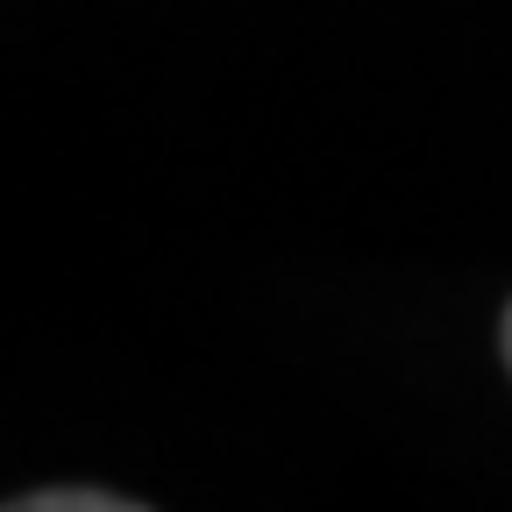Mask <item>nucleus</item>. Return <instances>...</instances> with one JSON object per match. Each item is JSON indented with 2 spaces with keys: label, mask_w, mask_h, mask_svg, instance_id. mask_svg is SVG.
<instances>
[{
  "label": "nucleus",
  "mask_w": 512,
  "mask_h": 512,
  "mask_svg": "<svg viewBox=\"0 0 512 512\" xmlns=\"http://www.w3.org/2000/svg\"><path fill=\"white\" fill-rule=\"evenodd\" d=\"M15 505L22 512H128V498H107V491H36Z\"/></svg>",
  "instance_id": "f257e3e1"
},
{
  "label": "nucleus",
  "mask_w": 512,
  "mask_h": 512,
  "mask_svg": "<svg viewBox=\"0 0 512 512\" xmlns=\"http://www.w3.org/2000/svg\"><path fill=\"white\" fill-rule=\"evenodd\" d=\"M505 363H512V313H505Z\"/></svg>",
  "instance_id": "f03ea898"
}]
</instances>
